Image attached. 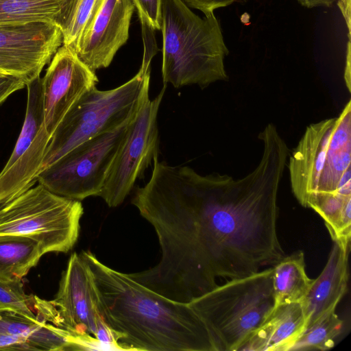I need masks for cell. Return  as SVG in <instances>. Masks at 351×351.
Masks as SVG:
<instances>
[{"label":"cell","mask_w":351,"mask_h":351,"mask_svg":"<svg viewBox=\"0 0 351 351\" xmlns=\"http://www.w3.org/2000/svg\"><path fill=\"white\" fill-rule=\"evenodd\" d=\"M305 267L302 251L285 256L273 266L274 306L300 302L304 299L314 281L308 276Z\"/></svg>","instance_id":"cell-18"},{"label":"cell","mask_w":351,"mask_h":351,"mask_svg":"<svg viewBox=\"0 0 351 351\" xmlns=\"http://www.w3.org/2000/svg\"><path fill=\"white\" fill-rule=\"evenodd\" d=\"M0 305L15 309L39 321L36 317L35 295L25 293L22 281H0Z\"/></svg>","instance_id":"cell-23"},{"label":"cell","mask_w":351,"mask_h":351,"mask_svg":"<svg viewBox=\"0 0 351 351\" xmlns=\"http://www.w3.org/2000/svg\"><path fill=\"white\" fill-rule=\"evenodd\" d=\"M0 335L25 337L36 350H69L70 348L68 330L3 305H0Z\"/></svg>","instance_id":"cell-17"},{"label":"cell","mask_w":351,"mask_h":351,"mask_svg":"<svg viewBox=\"0 0 351 351\" xmlns=\"http://www.w3.org/2000/svg\"><path fill=\"white\" fill-rule=\"evenodd\" d=\"M25 82L21 78L12 75L0 77V105L14 92L23 88Z\"/></svg>","instance_id":"cell-26"},{"label":"cell","mask_w":351,"mask_h":351,"mask_svg":"<svg viewBox=\"0 0 351 351\" xmlns=\"http://www.w3.org/2000/svg\"><path fill=\"white\" fill-rule=\"evenodd\" d=\"M333 242L324 268L301 302L307 319L306 328L325 314L335 311L347 291L350 245Z\"/></svg>","instance_id":"cell-15"},{"label":"cell","mask_w":351,"mask_h":351,"mask_svg":"<svg viewBox=\"0 0 351 351\" xmlns=\"http://www.w3.org/2000/svg\"><path fill=\"white\" fill-rule=\"evenodd\" d=\"M306 324L301 302L274 306L239 351H289L305 330Z\"/></svg>","instance_id":"cell-16"},{"label":"cell","mask_w":351,"mask_h":351,"mask_svg":"<svg viewBox=\"0 0 351 351\" xmlns=\"http://www.w3.org/2000/svg\"><path fill=\"white\" fill-rule=\"evenodd\" d=\"M132 121L75 147L43 169L37 182L56 195L72 199L99 196Z\"/></svg>","instance_id":"cell-9"},{"label":"cell","mask_w":351,"mask_h":351,"mask_svg":"<svg viewBox=\"0 0 351 351\" xmlns=\"http://www.w3.org/2000/svg\"><path fill=\"white\" fill-rule=\"evenodd\" d=\"M258 138V165L236 180L155 158L149 181L132 199L154 227L161 250L158 263L141 271L147 287L189 303L216 287L218 278L254 274L285 256L276 223L289 149L272 123Z\"/></svg>","instance_id":"cell-1"},{"label":"cell","mask_w":351,"mask_h":351,"mask_svg":"<svg viewBox=\"0 0 351 351\" xmlns=\"http://www.w3.org/2000/svg\"><path fill=\"white\" fill-rule=\"evenodd\" d=\"M137 10L141 25L154 30L161 29L163 0H132Z\"/></svg>","instance_id":"cell-24"},{"label":"cell","mask_w":351,"mask_h":351,"mask_svg":"<svg viewBox=\"0 0 351 351\" xmlns=\"http://www.w3.org/2000/svg\"><path fill=\"white\" fill-rule=\"evenodd\" d=\"M62 40V29L56 23L0 26V72L27 84L40 77Z\"/></svg>","instance_id":"cell-12"},{"label":"cell","mask_w":351,"mask_h":351,"mask_svg":"<svg viewBox=\"0 0 351 351\" xmlns=\"http://www.w3.org/2000/svg\"><path fill=\"white\" fill-rule=\"evenodd\" d=\"M164 85L153 99L148 97L130 122L126 136L114 156L99 195L109 207L119 206L137 179L153 165L159 152L158 110L166 89Z\"/></svg>","instance_id":"cell-10"},{"label":"cell","mask_w":351,"mask_h":351,"mask_svg":"<svg viewBox=\"0 0 351 351\" xmlns=\"http://www.w3.org/2000/svg\"><path fill=\"white\" fill-rule=\"evenodd\" d=\"M189 8L202 11L204 16L214 14L220 8L228 6L238 0H182Z\"/></svg>","instance_id":"cell-25"},{"label":"cell","mask_w":351,"mask_h":351,"mask_svg":"<svg viewBox=\"0 0 351 351\" xmlns=\"http://www.w3.org/2000/svg\"><path fill=\"white\" fill-rule=\"evenodd\" d=\"M104 0H78L73 15L62 31V45L75 51L86 25L101 5Z\"/></svg>","instance_id":"cell-22"},{"label":"cell","mask_w":351,"mask_h":351,"mask_svg":"<svg viewBox=\"0 0 351 351\" xmlns=\"http://www.w3.org/2000/svg\"><path fill=\"white\" fill-rule=\"evenodd\" d=\"M134 8L132 0H104L75 49L80 59L91 70L108 67L126 43Z\"/></svg>","instance_id":"cell-14"},{"label":"cell","mask_w":351,"mask_h":351,"mask_svg":"<svg viewBox=\"0 0 351 351\" xmlns=\"http://www.w3.org/2000/svg\"><path fill=\"white\" fill-rule=\"evenodd\" d=\"M348 50H347V62L346 66V71H345V79L346 82L347 83V86L348 88V90L350 91V40L348 41Z\"/></svg>","instance_id":"cell-30"},{"label":"cell","mask_w":351,"mask_h":351,"mask_svg":"<svg viewBox=\"0 0 351 351\" xmlns=\"http://www.w3.org/2000/svg\"><path fill=\"white\" fill-rule=\"evenodd\" d=\"M62 5V0H0V26L34 22L60 26Z\"/></svg>","instance_id":"cell-20"},{"label":"cell","mask_w":351,"mask_h":351,"mask_svg":"<svg viewBox=\"0 0 351 351\" xmlns=\"http://www.w3.org/2000/svg\"><path fill=\"white\" fill-rule=\"evenodd\" d=\"M4 75H5V74H3V73H1V72H0V77H1V76H4Z\"/></svg>","instance_id":"cell-31"},{"label":"cell","mask_w":351,"mask_h":351,"mask_svg":"<svg viewBox=\"0 0 351 351\" xmlns=\"http://www.w3.org/2000/svg\"><path fill=\"white\" fill-rule=\"evenodd\" d=\"M343 16L345 19L348 29V37L350 38V0H337Z\"/></svg>","instance_id":"cell-28"},{"label":"cell","mask_w":351,"mask_h":351,"mask_svg":"<svg viewBox=\"0 0 351 351\" xmlns=\"http://www.w3.org/2000/svg\"><path fill=\"white\" fill-rule=\"evenodd\" d=\"M80 255L92 271L104 318L121 335L123 350L215 351L205 324L189 303L152 291L90 252Z\"/></svg>","instance_id":"cell-2"},{"label":"cell","mask_w":351,"mask_h":351,"mask_svg":"<svg viewBox=\"0 0 351 351\" xmlns=\"http://www.w3.org/2000/svg\"><path fill=\"white\" fill-rule=\"evenodd\" d=\"M343 324L335 311L329 312L307 327L289 351L330 350L341 335Z\"/></svg>","instance_id":"cell-21"},{"label":"cell","mask_w":351,"mask_h":351,"mask_svg":"<svg viewBox=\"0 0 351 351\" xmlns=\"http://www.w3.org/2000/svg\"><path fill=\"white\" fill-rule=\"evenodd\" d=\"M98 78L70 47L62 45L53 55L41 78L44 122L51 136L73 105Z\"/></svg>","instance_id":"cell-13"},{"label":"cell","mask_w":351,"mask_h":351,"mask_svg":"<svg viewBox=\"0 0 351 351\" xmlns=\"http://www.w3.org/2000/svg\"><path fill=\"white\" fill-rule=\"evenodd\" d=\"M351 101L337 117L309 125L289 156L292 192L304 207L328 196L351 197Z\"/></svg>","instance_id":"cell-4"},{"label":"cell","mask_w":351,"mask_h":351,"mask_svg":"<svg viewBox=\"0 0 351 351\" xmlns=\"http://www.w3.org/2000/svg\"><path fill=\"white\" fill-rule=\"evenodd\" d=\"M160 29L163 85L204 88L228 80L224 60L229 50L214 14L202 19L182 0H163Z\"/></svg>","instance_id":"cell-3"},{"label":"cell","mask_w":351,"mask_h":351,"mask_svg":"<svg viewBox=\"0 0 351 351\" xmlns=\"http://www.w3.org/2000/svg\"><path fill=\"white\" fill-rule=\"evenodd\" d=\"M24 123L15 147L0 172V206L37 182L45 152L51 138L44 122L41 77L27 83Z\"/></svg>","instance_id":"cell-11"},{"label":"cell","mask_w":351,"mask_h":351,"mask_svg":"<svg viewBox=\"0 0 351 351\" xmlns=\"http://www.w3.org/2000/svg\"><path fill=\"white\" fill-rule=\"evenodd\" d=\"M77 1L78 0H62V12L60 23L62 32L67 26L73 15Z\"/></svg>","instance_id":"cell-27"},{"label":"cell","mask_w":351,"mask_h":351,"mask_svg":"<svg viewBox=\"0 0 351 351\" xmlns=\"http://www.w3.org/2000/svg\"><path fill=\"white\" fill-rule=\"evenodd\" d=\"M149 83L150 66L141 65L117 88L101 90L95 86L84 93L51 136L40 171L82 143L132 121L149 97Z\"/></svg>","instance_id":"cell-6"},{"label":"cell","mask_w":351,"mask_h":351,"mask_svg":"<svg viewBox=\"0 0 351 351\" xmlns=\"http://www.w3.org/2000/svg\"><path fill=\"white\" fill-rule=\"evenodd\" d=\"M39 321L79 335H90L108 350H123L121 336L106 322L92 271L80 254L73 253L52 300L35 295Z\"/></svg>","instance_id":"cell-8"},{"label":"cell","mask_w":351,"mask_h":351,"mask_svg":"<svg viewBox=\"0 0 351 351\" xmlns=\"http://www.w3.org/2000/svg\"><path fill=\"white\" fill-rule=\"evenodd\" d=\"M83 213L80 201L56 195L38 184L0 206V235L32 239L44 254L66 253L77 241Z\"/></svg>","instance_id":"cell-7"},{"label":"cell","mask_w":351,"mask_h":351,"mask_svg":"<svg viewBox=\"0 0 351 351\" xmlns=\"http://www.w3.org/2000/svg\"><path fill=\"white\" fill-rule=\"evenodd\" d=\"M300 5L307 8L330 7L337 0H296Z\"/></svg>","instance_id":"cell-29"},{"label":"cell","mask_w":351,"mask_h":351,"mask_svg":"<svg viewBox=\"0 0 351 351\" xmlns=\"http://www.w3.org/2000/svg\"><path fill=\"white\" fill-rule=\"evenodd\" d=\"M273 267L227 280L189 304L205 324L215 351H239L274 306Z\"/></svg>","instance_id":"cell-5"},{"label":"cell","mask_w":351,"mask_h":351,"mask_svg":"<svg viewBox=\"0 0 351 351\" xmlns=\"http://www.w3.org/2000/svg\"><path fill=\"white\" fill-rule=\"evenodd\" d=\"M44 252L39 243L19 235H0V281H22Z\"/></svg>","instance_id":"cell-19"}]
</instances>
